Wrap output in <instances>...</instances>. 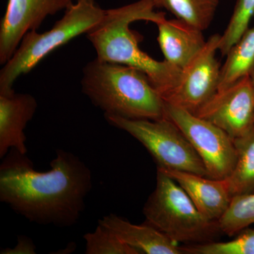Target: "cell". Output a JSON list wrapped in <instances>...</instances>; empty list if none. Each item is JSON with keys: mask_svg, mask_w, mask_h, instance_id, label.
<instances>
[{"mask_svg": "<svg viewBox=\"0 0 254 254\" xmlns=\"http://www.w3.org/2000/svg\"><path fill=\"white\" fill-rule=\"evenodd\" d=\"M254 16V0H237L233 13L226 29L221 36L218 50L222 56H226L249 28Z\"/></svg>", "mask_w": 254, "mask_h": 254, "instance_id": "20", "label": "cell"}, {"mask_svg": "<svg viewBox=\"0 0 254 254\" xmlns=\"http://www.w3.org/2000/svg\"><path fill=\"white\" fill-rule=\"evenodd\" d=\"M221 35L208 38L204 48L182 69L180 83L162 96L169 104L195 114L218 91L221 67L215 54Z\"/></svg>", "mask_w": 254, "mask_h": 254, "instance_id": "8", "label": "cell"}, {"mask_svg": "<svg viewBox=\"0 0 254 254\" xmlns=\"http://www.w3.org/2000/svg\"><path fill=\"white\" fill-rule=\"evenodd\" d=\"M107 122L127 132L149 152L157 168L207 177L204 164L187 137L170 119L133 120L105 115Z\"/></svg>", "mask_w": 254, "mask_h": 254, "instance_id": "6", "label": "cell"}, {"mask_svg": "<svg viewBox=\"0 0 254 254\" xmlns=\"http://www.w3.org/2000/svg\"><path fill=\"white\" fill-rule=\"evenodd\" d=\"M157 8L203 31L213 21L220 0H155Z\"/></svg>", "mask_w": 254, "mask_h": 254, "instance_id": "17", "label": "cell"}, {"mask_svg": "<svg viewBox=\"0 0 254 254\" xmlns=\"http://www.w3.org/2000/svg\"><path fill=\"white\" fill-rule=\"evenodd\" d=\"M143 213L145 222L177 244L213 242L222 233L218 222L205 218L179 184L159 169Z\"/></svg>", "mask_w": 254, "mask_h": 254, "instance_id": "4", "label": "cell"}, {"mask_svg": "<svg viewBox=\"0 0 254 254\" xmlns=\"http://www.w3.org/2000/svg\"><path fill=\"white\" fill-rule=\"evenodd\" d=\"M73 4V0H8L0 25V64L11 59L28 32L37 31L48 16Z\"/></svg>", "mask_w": 254, "mask_h": 254, "instance_id": "10", "label": "cell"}, {"mask_svg": "<svg viewBox=\"0 0 254 254\" xmlns=\"http://www.w3.org/2000/svg\"><path fill=\"white\" fill-rule=\"evenodd\" d=\"M157 26L165 61L180 69L186 67L206 43L203 31L179 18H166Z\"/></svg>", "mask_w": 254, "mask_h": 254, "instance_id": "13", "label": "cell"}, {"mask_svg": "<svg viewBox=\"0 0 254 254\" xmlns=\"http://www.w3.org/2000/svg\"><path fill=\"white\" fill-rule=\"evenodd\" d=\"M250 76L251 79H252V83H253L254 86V69L252 70V72L250 73Z\"/></svg>", "mask_w": 254, "mask_h": 254, "instance_id": "23", "label": "cell"}, {"mask_svg": "<svg viewBox=\"0 0 254 254\" xmlns=\"http://www.w3.org/2000/svg\"><path fill=\"white\" fill-rule=\"evenodd\" d=\"M237 163L226 180L232 196L254 192V125L242 136L234 139Z\"/></svg>", "mask_w": 254, "mask_h": 254, "instance_id": "15", "label": "cell"}, {"mask_svg": "<svg viewBox=\"0 0 254 254\" xmlns=\"http://www.w3.org/2000/svg\"><path fill=\"white\" fill-rule=\"evenodd\" d=\"M83 239L86 254H140L100 224L94 231L85 234Z\"/></svg>", "mask_w": 254, "mask_h": 254, "instance_id": "21", "label": "cell"}, {"mask_svg": "<svg viewBox=\"0 0 254 254\" xmlns=\"http://www.w3.org/2000/svg\"><path fill=\"white\" fill-rule=\"evenodd\" d=\"M95 0H76L49 31L28 32L0 71V93L14 91V82L32 71L46 57L73 38L86 34L104 15Z\"/></svg>", "mask_w": 254, "mask_h": 254, "instance_id": "5", "label": "cell"}, {"mask_svg": "<svg viewBox=\"0 0 254 254\" xmlns=\"http://www.w3.org/2000/svg\"><path fill=\"white\" fill-rule=\"evenodd\" d=\"M226 57V61L221 67L218 91L250 75L254 69V26L248 28Z\"/></svg>", "mask_w": 254, "mask_h": 254, "instance_id": "16", "label": "cell"}, {"mask_svg": "<svg viewBox=\"0 0 254 254\" xmlns=\"http://www.w3.org/2000/svg\"><path fill=\"white\" fill-rule=\"evenodd\" d=\"M37 108L36 98L28 93H0V158L13 148L27 154L24 130Z\"/></svg>", "mask_w": 254, "mask_h": 254, "instance_id": "11", "label": "cell"}, {"mask_svg": "<svg viewBox=\"0 0 254 254\" xmlns=\"http://www.w3.org/2000/svg\"><path fill=\"white\" fill-rule=\"evenodd\" d=\"M98 224L113 232L122 242L140 254H183L176 242L146 222L135 225L112 213L100 219Z\"/></svg>", "mask_w": 254, "mask_h": 254, "instance_id": "14", "label": "cell"}, {"mask_svg": "<svg viewBox=\"0 0 254 254\" xmlns=\"http://www.w3.org/2000/svg\"><path fill=\"white\" fill-rule=\"evenodd\" d=\"M82 73V92L105 115L133 120L166 118L165 101L143 71L95 58Z\"/></svg>", "mask_w": 254, "mask_h": 254, "instance_id": "3", "label": "cell"}, {"mask_svg": "<svg viewBox=\"0 0 254 254\" xmlns=\"http://www.w3.org/2000/svg\"><path fill=\"white\" fill-rule=\"evenodd\" d=\"M0 165V200L30 222L77 223L93 187L91 170L77 155L58 149L50 170L39 172L26 154L11 149Z\"/></svg>", "mask_w": 254, "mask_h": 254, "instance_id": "1", "label": "cell"}, {"mask_svg": "<svg viewBox=\"0 0 254 254\" xmlns=\"http://www.w3.org/2000/svg\"><path fill=\"white\" fill-rule=\"evenodd\" d=\"M155 0H138L121 7L105 10L101 20L86 36L101 61L127 65L144 72L161 96L178 85L182 70L166 61H157L140 48V36L131 31L136 21L155 24L166 19L164 12H157Z\"/></svg>", "mask_w": 254, "mask_h": 254, "instance_id": "2", "label": "cell"}, {"mask_svg": "<svg viewBox=\"0 0 254 254\" xmlns=\"http://www.w3.org/2000/svg\"><path fill=\"white\" fill-rule=\"evenodd\" d=\"M194 115L220 127L233 140L243 135L254 125V86L250 75L218 90Z\"/></svg>", "mask_w": 254, "mask_h": 254, "instance_id": "9", "label": "cell"}, {"mask_svg": "<svg viewBox=\"0 0 254 254\" xmlns=\"http://www.w3.org/2000/svg\"><path fill=\"white\" fill-rule=\"evenodd\" d=\"M165 116L187 137L201 159L207 177L224 180L237 163L234 140L221 128L194 114L165 102Z\"/></svg>", "mask_w": 254, "mask_h": 254, "instance_id": "7", "label": "cell"}, {"mask_svg": "<svg viewBox=\"0 0 254 254\" xmlns=\"http://www.w3.org/2000/svg\"><path fill=\"white\" fill-rule=\"evenodd\" d=\"M157 169L177 182L208 220L218 222L230 206L232 195L226 179L216 180L180 170Z\"/></svg>", "mask_w": 254, "mask_h": 254, "instance_id": "12", "label": "cell"}, {"mask_svg": "<svg viewBox=\"0 0 254 254\" xmlns=\"http://www.w3.org/2000/svg\"><path fill=\"white\" fill-rule=\"evenodd\" d=\"M36 246L33 241L27 237L18 236V243L14 248L4 249L1 251V254H35Z\"/></svg>", "mask_w": 254, "mask_h": 254, "instance_id": "22", "label": "cell"}, {"mask_svg": "<svg viewBox=\"0 0 254 254\" xmlns=\"http://www.w3.org/2000/svg\"><path fill=\"white\" fill-rule=\"evenodd\" d=\"M230 242H206L181 247L185 254H254V229L247 227Z\"/></svg>", "mask_w": 254, "mask_h": 254, "instance_id": "19", "label": "cell"}, {"mask_svg": "<svg viewBox=\"0 0 254 254\" xmlns=\"http://www.w3.org/2000/svg\"><path fill=\"white\" fill-rule=\"evenodd\" d=\"M222 233L229 237L237 235L254 224V192L232 196L227 211L218 220Z\"/></svg>", "mask_w": 254, "mask_h": 254, "instance_id": "18", "label": "cell"}]
</instances>
